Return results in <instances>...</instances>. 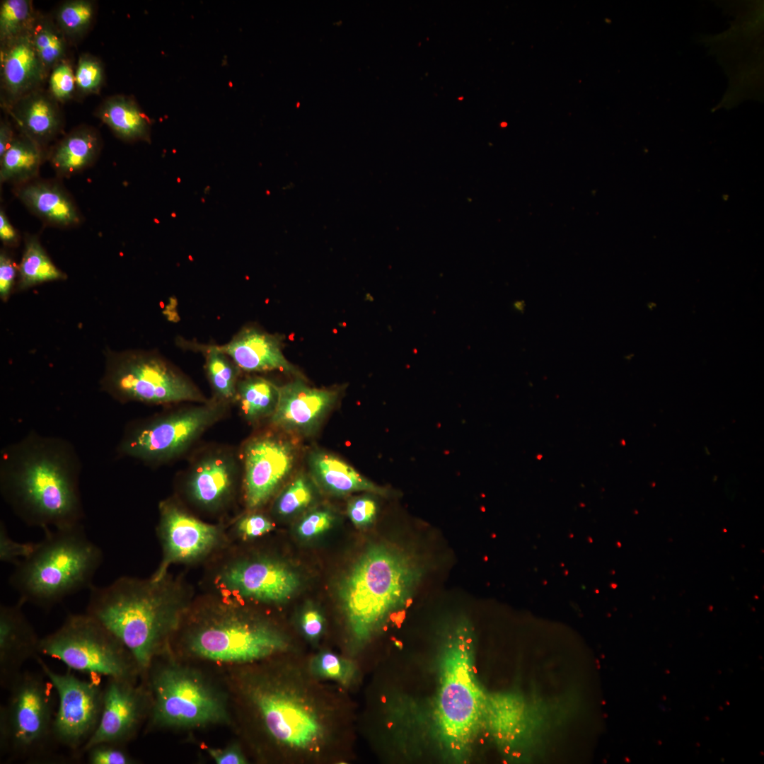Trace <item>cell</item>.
<instances>
[{"mask_svg":"<svg viewBox=\"0 0 764 764\" xmlns=\"http://www.w3.org/2000/svg\"><path fill=\"white\" fill-rule=\"evenodd\" d=\"M301 624L305 635L311 639L318 638L323 629V618L315 608H308L302 614Z\"/></svg>","mask_w":764,"mask_h":764,"instance_id":"cell-45","label":"cell"},{"mask_svg":"<svg viewBox=\"0 0 764 764\" xmlns=\"http://www.w3.org/2000/svg\"><path fill=\"white\" fill-rule=\"evenodd\" d=\"M332 521L333 516L328 511H315L301 521L298 533L303 538H312L330 528Z\"/></svg>","mask_w":764,"mask_h":764,"instance_id":"cell-42","label":"cell"},{"mask_svg":"<svg viewBox=\"0 0 764 764\" xmlns=\"http://www.w3.org/2000/svg\"><path fill=\"white\" fill-rule=\"evenodd\" d=\"M124 744L112 742L97 743L85 753L88 764H132L136 761L123 748Z\"/></svg>","mask_w":764,"mask_h":764,"instance_id":"cell-39","label":"cell"},{"mask_svg":"<svg viewBox=\"0 0 764 764\" xmlns=\"http://www.w3.org/2000/svg\"><path fill=\"white\" fill-rule=\"evenodd\" d=\"M158 534L163 545V558L151 579H165L173 563L195 560L208 552L216 544L219 530L204 523L169 502L160 504Z\"/></svg>","mask_w":764,"mask_h":764,"instance_id":"cell-16","label":"cell"},{"mask_svg":"<svg viewBox=\"0 0 764 764\" xmlns=\"http://www.w3.org/2000/svg\"><path fill=\"white\" fill-rule=\"evenodd\" d=\"M377 503L369 496L352 499L348 504L347 513L352 523L359 527L371 524L377 514Z\"/></svg>","mask_w":764,"mask_h":764,"instance_id":"cell-41","label":"cell"},{"mask_svg":"<svg viewBox=\"0 0 764 764\" xmlns=\"http://www.w3.org/2000/svg\"><path fill=\"white\" fill-rule=\"evenodd\" d=\"M225 594L264 603L287 600L297 589V575L284 564L270 560L241 561L230 565L216 579Z\"/></svg>","mask_w":764,"mask_h":764,"instance_id":"cell-15","label":"cell"},{"mask_svg":"<svg viewBox=\"0 0 764 764\" xmlns=\"http://www.w3.org/2000/svg\"><path fill=\"white\" fill-rule=\"evenodd\" d=\"M37 13L29 0H4L0 4V44L30 33Z\"/></svg>","mask_w":764,"mask_h":764,"instance_id":"cell-34","label":"cell"},{"mask_svg":"<svg viewBox=\"0 0 764 764\" xmlns=\"http://www.w3.org/2000/svg\"><path fill=\"white\" fill-rule=\"evenodd\" d=\"M81 468L70 441L30 431L1 451V495L29 526L45 531L82 524Z\"/></svg>","mask_w":764,"mask_h":764,"instance_id":"cell-1","label":"cell"},{"mask_svg":"<svg viewBox=\"0 0 764 764\" xmlns=\"http://www.w3.org/2000/svg\"><path fill=\"white\" fill-rule=\"evenodd\" d=\"M95 115L122 140L150 141L151 121L129 96L115 95L106 98Z\"/></svg>","mask_w":764,"mask_h":764,"instance_id":"cell-26","label":"cell"},{"mask_svg":"<svg viewBox=\"0 0 764 764\" xmlns=\"http://www.w3.org/2000/svg\"><path fill=\"white\" fill-rule=\"evenodd\" d=\"M273 528L271 521L260 514H251L243 517L238 524L239 533L245 538L262 536Z\"/></svg>","mask_w":764,"mask_h":764,"instance_id":"cell-43","label":"cell"},{"mask_svg":"<svg viewBox=\"0 0 764 764\" xmlns=\"http://www.w3.org/2000/svg\"><path fill=\"white\" fill-rule=\"evenodd\" d=\"M286 637L268 623L227 608L201 620L190 632V652L201 659L226 663H250L287 647Z\"/></svg>","mask_w":764,"mask_h":764,"instance_id":"cell-11","label":"cell"},{"mask_svg":"<svg viewBox=\"0 0 764 764\" xmlns=\"http://www.w3.org/2000/svg\"><path fill=\"white\" fill-rule=\"evenodd\" d=\"M0 74L4 108L41 88L48 75L35 51L31 32L1 45Z\"/></svg>","mask_w":764,"mask_h":764,"instance_id":"cell-20","label":"cell"},{"mask_svg":"<svg viewBox=\"0 0 764 764\" xmlns=\"http://www.w3.org/2000/svg\"><path fill=\"white\" fill-rule=\"evenodd\" d=\"M236 398L245 417L255 420L274 412L279 387L265 378L249 377L238 383Z\"/></svg>","mask_w":764,"mask_h":764,"instance_id":"cell-30","label":"cell"},{"mask_svg":"<svg viewBox=\"0 0 764 764\" xmlns=\"http://www.w3.org/2000/svg\"><path fill=\"white\" fill-rule=\"evenodd\" d=\"M13 190L29 211L47 225L66 228L82 221L75 202L58 182L36 178Z\"/></svg>","mask_w":764,"mask_h":764,"instance_id":"cell-22","label":"cell"},{"mask_svg":"<svg viewBox=\"0 0 764 764\" xmlns=\"http://www.w3.org/2000/svg\"><path fill=\"white\" fill-rule=\"evenodd\" d=\"M15 136L12 125L8 120H1L0 122V158L8 149Z\"/></svg>","mask_w":764,"mask_h":764,"instance_id":"cell-48","label":"cell"},{"mask_svg":"<svg viewBox=\"0 0 764 764\" xmlns=\"http://www.w3.org/2000/svg\"><path fill=\"white\" fill-rule=\"evenodd\" d=\"M147 671L152 727L196 728L228 721L224 697L199 673L154 664Z\"/></svg>","mask_w":764,"mask_h":764,"instance_id":"cell-10","label":"cell"},{"mask_svg":"<svg viewBox=\"0 0 764 764\" xmlns=\"http://www.w3.org/2000/svg\"><path fill=\"white\" fill-rule=\"evenodd\" d=\"M423 567L414 554L386 545L369 547L340 589V600L353 642L366 644L418 586Z\"/></svg>","mask_w":764,"mask_h":764,"instance_id":"cell-3","label":"cell"},{"mask_svg":"<svg viewBox=\"0 0 764 764\" xmlns=\"http://www.w3.org/2000/svg\"><path fill=\"white\" fill-rule=\"evenodd\" d=\"M45 156V150L37 143L20 132L16 134L0 158L1 183L18 186L36 179Z\"/></svg>","mask_w":764,"mask_h":764,"instance_id":"cell-28","label":"cell"},{"mask_svg":"<svg viewBox=\"0 0 764 764\" xmlns=\"http://www.w3.org/2000/svg\"><path fill=\"white\" fill-rule=\"evenodd\" d=\"M282 339L255 327H245L219 348L245 371H279L300 375L286 359Z\"/></svg>","mask_w":764,"mask_h":764,"instance_id":"cell-21","label":"cell"},{"mask_svg":"<svg viewBox=\"0 0 764 764\" xmlns=\"http://www.w3.org/2000/svg\"><path fill=\"white\" fill-rule=\"evenodd\" d=\"M313 499V491L306 478H296L279 497L277 512L283 516L292 514L306 507Z\"/></svg>","mask_w":764,"mask_h":764,"instance_id":"cell-37","label":"cell"},{"mask_svg":"<svg viewBox=\"0 0 764 764\" xmlns=\"http://www.w3.org/2000/svg\"><path fill=\"white\" fill-rule=\"evenodd\" d=\"M44 531L33 552L14 565L9 584L24 604L49 610L69 596L89 590L103 556L82 524Z\"/></svg>","mask_w":764,"mask_h":764,"instance_id":"cell-4","label":"cell"},{"mask_svg":"<svg viewBox=\"0 0 764 764\" xmlns=\"http://www.w3.org/2000/svg\"><path fill=\"white\" fill-rule=\"evenodd\" d=\"M105 78L103 64L90 54L80 55L75 69L76 89L82 95L96 94Z\"/></svg>","mask_w":764,"mask_h":764,"instance_id":"cell-36","label":"cell"},{"mask_svg":"<svg viewBox=\"0 0 764 764\" xmlns=\"http://www.w3.org/2000/svg\"><path fill=\"white\" fill-rule=\"evenodd\" d=\"M58 103L49 92L39 88L4 108L19 132L45 150L63 129V117Z\"/></svg>","mask_w":764,"mask_h":764,"instance_id":"cell-23","label":"cell"},{"mask_svg":"<svg viewBox=\"0 0 764 764\" xmlns=\"http://www.w3.org/2000/svg\"><path fill=\"white\" fill-rule=\"evenodd\" d=\"M205 366L209 381L216 398L224 402L236 398L238 367L218 347L204 346Z\"/></svg>","mask_w":764,"mask_h":764,"instance_id":"cell-32","label":"cell"},{"mask_svg":"<svg viewBox=\"0 0 764 764\" xmlns=\"http://www.w3.org/2000/svg\"><path fill=\"white\" fill-rule=\"evenodd\" d=\"M35 51L47 74L66 59L68 40L53 18L37 14L31 31Z\"/></svg>","mask_w":764,"mask_h":764,"instance_id":"cell-31","label":"cell"},{"mask_svg":"<svg viewBox=\"0 0 764 764\" xmlns=\"http://www.w3.org/2000/svg\"><path fill=\"white\" fill-rule=\"evenodd\" d=\"M311 473L328 491L346 494L354 492H368L386 496L388 491L361 475L340 458L324 452H313L309 458Z\"/></svg>","mask_w":764,"mask_h":764,"instance_id":"cell-25","label":"cell"},{"mask_svg":"<svg viewBox=\"0 0 764 764\" xmlns=\"http://www.w3.org/2000/svg\"><path fill=\"white\" fill-rule=\"evenodd\" d=\"M95 16L93 1L70 0L59 5L53 18L68 40H76L87 33Z\"/></svg>","mask_w":764,"mask_h":764,"instance_id":"cell-33","label":"cell"},{"mask_svg":"<svg viewBox=\"0 0 764 764\" xmlns=\"http://www.w3.org/2000/svg\"><path fill=\"white\" fill-rule=\"evenodd\" d=\"M18 272L19 289L66 277V274L52 262L36 236H26Z\"/></svg>","mask_w":764,"mask_h":764,"instance_id":"cell-29","label":"cell"},{"mask_svg":"<svg viewBox=\"0 0 764 764\" xmlns=\"http://www.w3.org/2000/svg\"><path fill=\"white\" fill-rule=\"evenodd\" d=\"M234 465L221 455L209 456L193 470L189 480L192 498L199 504L213 507L221 502L233 486Z\"/></svg>","mask_w":764,"mask_h":764,"instance_id":"cell-27","label":"cell"},{"mask_svg":"<svg viewBox=\"0 0 764 764\" xmlns=\"http://www.w3.org/2000/svg\"><path fill=\"white\" fill-rule=\"evenodd\" d=\"M208 753L217 764H244L247 763L245 756L236 745L224 748H208Z\"/></svg>","mask_w":764,"mask_h":764,"instance_id":"cell-46","label":"cell"},{"mask_svg":"<svg viewBox=\"0 0 764 764\" xmlns=\"http://www.w3.org/2000/svg\"><path fill=\"white\" fill-rule=\"evenodd\" d=\"M133 682L108 678L99 723L80 753L101 742L125 744L135 734L144 717L149 716V690L134 686Z\"/></svg>","mask_w":764,"mask_h":764,"instance_id":"cell-14","label":"cell"},{"mask_svg":"<svg viewBox=\"0 0 764 764\" xmlns=\"http://www.w3.org/2000/svg\"><path fill=\"white\" fill-rule=\"evenodd\" d=\"M48 76V92L55 100L65 103L73 97L76 91L75 71L67 59L57 64Z\"/></svg>","mask_w":764,"mask_h":764,"instance_id":"cell-38","label":"cell"},{"mask_svg":"<svg viewBox=\"0 0 764 764\" xmlns=\"http://www.w3.org/2000/svg\"><path fill=\"white\" fill-rule=\"evenodd\" d=\"M338 391L311 387L301 380L279 387L272 422L280 428L302 433L316 429L338 397Z\"/></svg>","mask_w":764,"mask_h":764,"instance_id":"cell-18","label":"cell"},{"mask_svg":"<svg viewBox=\"0 0 764 764\" xmlns=\"http://www.w3.org/2000/svg\"><path fill=\"white\" fill-rule=\"evenodd\" d=\"M295 458L293 445L274 436H262L245 450V499L248 508L264 504L291 472Z\"/></svg>","mask_w":764,"mask_h":764,"instance_id":"cell-17","label":"cell"},{"mask_svg":"<svg viewBox=\"0 0 764 764\" xmlns=\"http://www.w3.org/2000/svg\"><path fill=\"white\" fill-rule=\"evenodd\" d=\"M101 148L99 132L91 126L83 125L59 140L47 156L59 177L69 178L91 166L97 160Z\"/></svg>","mask_w":764,"mask_h":764,"instance_id":"cell-24","label":"cell"},{"mask_svg":"<svg viewBox=\"0 0 764 764\" xmlns=\"http://www.w3.org/2000/svg\"><path fill=\"white\" fill-rule=\"evenodd\" d=\"M310 665L314 676L333 680L343 686H349L356 679L355 664L331 652H320L311 660Z\"/></svg>","mask_w":764,"mask_h":764,"instance_id":"cell-35","label":"cell"},{"mask_svg":"<svg viewBox=\"0 0 764 764\" xmlns=\"http://www.w3.org/2000/svg\"><path fill=\"white\" fill-rule=\"evenodd\" d=\"M39 652L90 676L134 681L140 673L122 642L86 613L69 615L57 630L40 639Z\"/></svg>","mask_w":764,"mask_h":764,"instance_id":"cell-9","label":"cell"},{"mask_svg":"<svg viewBox=\"0 0 764 764\" xmlns=\"http://www.w3.org/2000/svg\"><path fill=\"white\" fill-rule=\"evenodd\" d=\"M281 673L252 681L247 693L262 726L282 747L299 753H319L328 744L330 728L326 711L302 685Z\"/></svg>","mask_w":764,"mask_h":764,"instance_id":"cell-5","label":"cell"},{"mask_svg":"<svg viewBox=\"0 0 764 764\" xmlns=\"http://www.w3.org/2000/svg\"><path fill=\"white\" fill-rule=\"evenodd\" d=\"M35 659L58 698L53 724L54 742L80 752L100 718L104 688L100 676H91L89 680H82L69 672H55L38 655Z\"/></svg>","mask_w":764,"mask_h":764,"instance_id":"cell-13","label":"cell"},{"mask_svg":"<svg viewBox=\"0 0 764 764\" xmlns=\"http://www.w3.org/2000/svg\"><path fill=\"white\" fill-rule=\"evenodd\" d=\"M35 543H18L8 535L4 523L0 522V560L16 565L33 550Z\"/></svg>","mask_w":764,"mask_h":764,"instance_id":"cell-40","label":"cell"},{"mask_svg":"<svg viewBox=\"0 0 764 764\" xmlns=\"http://www.w3.org/2000/svg\"><path fill=\"white\" fill-rule=\"evenodd\" d=\"M164 580L122 577L89 589L86 613L122 642L143 675L163 652L181 614V603Z\"/></svg>","mask_w":764,"mask_h":764,"instance_id":"cell-2","label":"cell"},{"mask_svg":"<svg viewBox=\"0 0 764 764\" xmlns=\"http://www.w3.org/2000/svg\"><path fill=\"white\" fill-rule=\"evenodd\" d=\"M472 632L458 623L446 638L441 662L436 721L441 742L453 756L470 748L482 717L483 695L473 675Z\"/></svg>","mask_w":764,"mask_h":764,"instance_id":"cell-6","label":"cell"},{"mask_svg":"<svg viewBox=\"0 0 764 764\" xmlns=\"http://www.w3.org/2000/svg\"><path fill=\"white\" fill-rule=\"evenodd\" d=\"M17 268L13 260L5 250L0 253V297L8 299L16 276Z\"/></svg>","mask_w":764,"mask_h":764,"instance_id":"cell-44","label":"cell"},{"mask_svg":"<svg viewBox=\"0 0 764 764\" xmlns=\"http://www.w3.org/2000/svg\"><path fill=\"white\" fill-rule=\"evenodd\" d=\"M19 234L8 219L4 210L0 209V239L8 246H16L19 242Z\"/></svg>","mask_w":764,"mask_h":764,"instance_id":"cell-47","label":"cell"},{"mask_svg":"<svg viewBox=\"0 0 764 764\" xmlns=\"http://www.w3.org/2000/svg\"><path fill=\"white\" fill-rule=\"evenodd\" d=\"M24 603L0 606V684L8 689L23 664L40 654L39 638L23 611Z\"/></svg>","mask_w":764,"mask_h":764,"instance_id":"cell-19","label":"cell"},{"mask_svg":"<svg viewBox=\"0 0 764 764\" xmlns=\"http://www.w3.org/2000/svg\"><path fill=\"white\" fill-rule=\"evenodd\" d=\"M224 407V402L216 399L137 424L125 431L117 452L151 464L166 461L216 422Z\"/></svg>","mask_w":764,"mask_h":764,"instance_id":"cell-12","label":"cell"},{"mask_svg":"<svg viewBox=\"0 0 764 764\" xmlns=\"http://www.w3.org/2000/svg\"><path fill=\"white\" fill-rule=\"evenodd\" d=\"M100 385L102 390L121 403L207 402L189 378L155 352L107 351Z\"/></svg>","mask_w":764,"mask_h":764,"instance_id":"cell-8","label":"cell"},{"mask_svg":"<svg viewBox=\"0 0 764 764\" xmlns=\"http://www.w3.org/2000/svg\"><path fill=\"white\" fill-rule=\"evenodd\" d=\"M0 707V750L8 760L38 762L51 756L56 744L53 724L56 691L42 673L22 671L7 689Z\"/></svg>","mask_w":764,"mask_h":764,"instance_id":"cell-7","label":"cell"}]
</instances>
